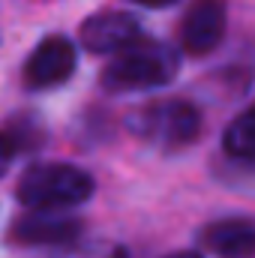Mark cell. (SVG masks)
<instances>
[{
  "instance_id": "1",
  "label": "cell",
  "mask_w": 255,
  "mask_h": 258,
  "mask_svg": "<svg viewBox=\"0 0 255 258\" xmlns=\"http://www.w3.org/2000/svg\"><path fill=\"white\" fill-rule=\"evenodd\" d=\"M180 69V57L171 45L141 39L120 51L102 69V87L108 93H141L153 87H165Z\"/></svg>"
},
{
  "instance_id": "2",
  "label": "cell",
  "mask_w": 255,
  "mask_h": 258,
  "mask_svg": "<svg viewBox=\"0 0 255 258\" xmlns=\"http://www.w3.org/2000/svg\"><path fill=\"white\" fill-rule=\"evenodd\" d=\"M18 201L33 210H66L84 204L93 195V180L87 171L66 162H42L21 174Z\"/></svg>"
},
{
  "instance_id": "3",
  "label": "cell",
  "mask_w": 255,
  "mask_h": 258,
  "mask_svg": "<svg viewBox=\"0 0 255 258\" xmlns=\"http://www.w3.org/2000/svg\"><path fill=\"white\" fill-rule=\"evenodd\" d=\"M126 126L159 150H180L201 135V111L186 99H159L129 114Z\"/></svg>"
},
{
  "instance_id": "4",
  "label": "cell",
  "mask_w": 255,
  "mask_h": 258,
  "mask_svg": "<svg viewBox=\"0 0 255 258\" xmlns=\"http://www.w3.org/2000/svg\"><path fill=\"white\" fill-rule=\"evenodd\" d=\"M75 66H78L75 45L66 36H48L27 57V63H24V84L30 90L60 87L66 78L75 72Z\"/></svg>"
},
{
  "instance_id": "5",
  "label": "cell",
  "mask_w": 255,
  "mask_h": 258,
  "mask_svg": "<svg viewBox=\"0 0 255 258\" xmlns=\"http://www.w3.org/2000/svg\"><path fill=\"white\" fill-rule=\"evenodd\" d=\"M81 45L93 54H120L141 42V27L129 12H99L81 24Z\"/></svg>"
},
{
  "instance_id": "6",
  "label": "cell",
  "mask_w": 255,
  "mask_h": 258,
  "mask_svg": "<svg viewBox=\"0 0 255 258\" xmlns=\"http://www.w3.org/2000/svg\"><path fill=\"white\" fill-rule=\"evenodd\" d=\"M225 36V3L222 0H192L180 21V42L183 48L201 57L213 51Z\"/></svg>"
},
{
  "instance_id": "7",
  "label": "cell",
  "mask_w": 255,
  "mask_h": 258,
  "mask_svg": "<svg viewBox=\"0 0 255 258\" xmlns=\"http://www.w3.org/2000/svg\"><path fill=\"white\" fill-rule=\"evenodd\" d=\"M81 234V222L60 210H33L15 225V237L36 246H72Z\"/></svg>"
},
{
  "instance_id": "8",
  "label": "cell",
  "mask_w": 255,
  "mask_h": 258,
  "mask_svg": "<svg viewBox=\"0 0 255 258\" xmlns=\"http://www.w3.org/2000/svg\"><path fill=\"white\" fill-rule=\"evenodd\" d=\"M204 246L219 258H252L255 255V222L252 219H219L201 234Z\"/></svg>"
},
{
  "instance_id": "9",
  "label": "cell",
  "mask_w": 255,
  "mask_h": 258,
  "mask_svg": "<svg viewBox=\"0 0 255 258\" xmlns=\"http://www.w3.org/2000/svg\"><path fill=\"white\" fill-rule=\"evenodd\" d=\"M222 144L234 159H255V108L243 111L228 123Z\"/></svg>"
},
{
  "instance_id": "10",
  "label": "cell",
  "mask_w": 255,
  "mask_h": 258,
  "mask_svg": "<svg viewBox=\"0 0 255 258\" xmlns=\"http://www.w3.org/2000/svg\"><path fill=\"white\" fill-rule=\"evenodd\" d=\"M39 141H42V126L33 117H27V114L12 117L6 123V159H12L15 153L39 147Z\"/></svg>"
},
{
  "instance_id": "11",
  "label": "cell",
  "mask_w": 255,
  "mask_h": 258,
  "mask_svg": "<svg viewBox=\"0 0 255 258\" xmlns=\"http://www.w3.org/2000/svg\"><path fill=\"white\" fill-rule=\"evenodd\" d=\"M57 258H126V249L117 243H105V240H90V243H72L63 249Z\"/></svg>"
},
{
  "instance_id": "12",
  "label": "cell",
  "mask_w": 255,
  "mask_h": 258,
  "mask_svg": "<svg viewBox=\"0 0 255 258\" xmlns=\"http://www.w3.org/2000/svg\"><path fill=\"white\" fill-rule=\"evenodd\" d=\"M129 3H138V6H150V9H159V6H171L177 0H129Z\"/></svg>"
},
{
  "instance_id": "13",
  "label": "cell",
  "mask_w": 255,
  "mask_h": 258,
  "mask_svg": "<svg viewBox=\"0 0 255 258\" xmlns=\"http://www.w3.org/2000/svg\"><path fill=\"white\" fill-rule=\"evenodd\" d=\"M168 258H201V255L192 252V249H186V252H174V255H168Z\"/></svg>"
},
{
  "instance_id": "14",
  "label": "cell",
  "mask_w": 255,
  "mask_h": 258,
  "mask_svg": "<svg viewBox=\"0 0 255 258\" xmlns=\"http://www.w3.org/2000/svg\"><path fill=\"white\" fill-rule=\"evenodd\" d=\"M252 108H255V105H252Z\"/></svg>"
}]
</instances>
